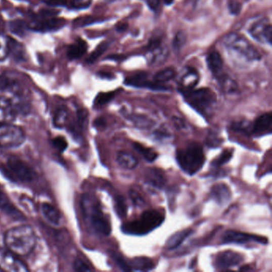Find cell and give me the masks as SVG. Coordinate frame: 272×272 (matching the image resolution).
I'll use <instances>...</instances> for the list:
<instances>
[{
  "label": "cell",
  "mask_w": 272,
  "mask_h": 272,
  "mask_svg": "<svg viewBox=\"0 0 272 272\" xmlns=\"http://www.w3.org/2000/svg\"><path fill=\"white\" fill-rule=\"evenodd\" d=\"M36 243L35 232L28 225L12 228L4 235V244L7 249L19 256L29 255L35 248Z\"/></svg>",
  "instance_id": "6da1fadb"
},
{
  "label": "cell",
  "mask_w": 272,
  "mask_h": 272,
  "mask_svg": "<svg viewBox=\"0 0 272 272\" xmlns=\"http://www.w3.org/2000/svg\"><path fill=\"white\" fill-rule=\"evenodd\" d=\"M82 210L84 217L88 227L96 234L110 236L111 233V223L106 214L102 211L100 204L96 199L85 195L82 199Z\"/></svg>",
  "instance_id": "7a4b0ae2"
},
{
  "label": "cell",
  "mask_w": 272,
  "mask_h": 272,
  "mask_svg": "<svg viewBox=\"0 0 272 272\" xmlns=\"http://www.w3.org/2000/svg\"><path fill=\"white\" fill-rule=\"evenodd\" d=\"M165 220V215L157 210H147L140 217L121 225L123 233L131 236H145L160 227Z\"/></svg>",
  "instance_id": "3957f363"
},
{
  "label": "cell",
  "mask_w": 272,
  "mask_h": 272,
  "mask_svg": "<svg viewBox=\"0 0 272 272\" xmlns=\"http://www.w3.org/2000/svg\"><path fill=\"white\" fill-rule=\"evenodd\" d=\"M176 160L182 171L193 176L203 168L206 158L203 148L193 142L176 152Z\"/></svg>",
  "instance_id": "277c9868"
},
{
  "label": "cell",
  "mask_w": 272,
  "mask_h": 272,
  "mask_svg": "<svg viewBox=\"0 0 272 272\" xmlns=\"http://www.w3.org/2000/svg\"><path fill=\"white\" fill-rule=\"evenodd\" d=\"M189 106L205 118L211 117L216 104V95L208 88L180 92Z\"/></svg>",
  "instance_id": "5b68a950"
},
{
  "label": "cell",
  "mask_w": 272,
  "mask_h": 272,
  "mask_svg": "<svg viewBox=\"0 0 272 272\" xmlns=\"http://www.w3.org/2000/svg\"><path fill=\"white\" fill-rule=\"evenodd\" d=\"M223 42L228 49L241 55L247 61L254 62L261 59L259 51L243 35L232 33L226 36Z\"/></svg>",
  "instance_id": "8992f818"
},
{
  "label": "cell",
  "mask_w": 272,
  "mask_h": 272,
  "mask_svg": "<svg viewBox=\"0 0 272 272\" xmlns=\"http://www.w3.org/2000/svg\"><path fill=\"white\" fill-rule=\"evenodd\" d=\"M26 140V135L22 128L13 123L0 125V146L3 148H16Z\"/></svg>",
  "instance_id": "52a82bcc"
},
{
  "label": "cell",
  "mask_w": 272,
  "mask_h": 272,
  "mask_svg": "<svg viewBox=\"0 0 272 272\" xmlns=\"http://www.w3.org/2000/svg\"><path fill=\"white\" fill-rule=\"evenodd\" d=\"M5 168L9 176H13L14 179L19 182H31L34 178L32 169L18 157H9L7 160Z\"/></svg>",
  "instance_id": "ba28073f"
},
{
  "label": "cell",
  "mask_w": 272,
  "mask_h": 272,
  "mask_svg": "<svg viewBox=\"0 0 272 272\" xmlns=\"http://www.w3.org/2000/svg\"><path fill=\"white\" fill-rule=\"evenodd\" d=\"M65 24L66 21L64 19L54 17L51 14H43L34 19L28 27L30 30L38 32H51L63 28Z\"/></svg>",
  "instance_id": "9c48e42d"
},
{
  "label": "cell",
  "mask_w": 272,
  "mask_h": 272,
  "mask_svg": "<svg viewBox=\"0 0 272 272\" xmlns=\"http://www.w3.org/2000/svg\"><path fill=\"white\" fill-rule=\"evenodd\" d=\"M19 257L7 248H0V270L8 272L29 271L26 263Z\"/></svg>",
  "instance_id": "30bf717a"
},
{
  "label": "cell",
  "mask_w": 272,
  "mask_h": 272,
  "mask_svg": "<svg viewBox=\"0 0 272 272\" xmlns=\"http://www.w3.org/2000/svg\"><path fill=\"white\" fill-rule=\"evenodd\" d=\"M250 242L267 244L268 240L266 237L235 230L226 231L222 237V244H244Z\"/></svg>",
  "instance_id": "8fae6325"
},
{
  "label": "cell",
  "mask_w": 272,
  "mask_h": 272,
  "mask_svg": "<svg viewBox=\"0 0 272 272\" xmlns=\"http://www.w3.org/2000/svg\"><path fill=\"white\" fill-rule=\"evenodd\" d=\"M147 74L143 72L133 74L125 80V85L135 88H146L155 91H168V87L157 83L155 81H149Z\"/></svg>",
  "instance_id": "7c38bea8"
},
{
  "label": "cell",
  "mask_w": 272,
  "mask_h": 272,
  "mask_svg": "<svg viewBox=\"0 0 272 272\" xmlns=\"http://www.w3.org/2000/svg\"><path fill=\"white\" fill-rule=\"evenodd\" d=\"M249 34L252 38L260 42L272 43V27L271 25L266 19L259 20L250 27Z\"/></svg>",
  "instance_id": "4fadbf2b"
},
{
  "label": "cell",
  "mask_w": 272,
  "mask_h": 272,
  "mask_svg": "<svg viewBox=\"0 0 272 272\" xmlns=\"http://www.w3.org/2000/svg\"><path fill=\"white\" fill-rule=\"evenodd\" d=\"M244 261V256L238 252L226 251L218 254L215 258V266L219 269H229L238 266Z\"/></svg>",
  "instance_id": "5bb4252c"
},
{
  "label": "cell",
  "mask_w": 272,
  "mask_h": 272,
  "mask_svg": "<svg viewBox=\"0 0 272 272\" xmlns=\"http://www.w3.org/2000/svg\"><path fill=\"white\" fill-rule=\"evenodd\" d=\"M18 110L15 102L11 99L0 98V125L13 123L17 117Z\"/></svg>",
  "instance_id": "9a60e30c"
},
{
  "label": "cell",
  "mask_w": 272,
  "mask_h": 272,
  "mask_svg": "<svg viewBox=\"0 0 272 272\" xmlns=\"http://www.w3.org/2000/svg\"><path fill=\"white\" fill-rule=\"evenodd\" d=\"M272 115L270 113L259 116L257 119L252 123L251 136L260 138L271 133Z\"/></svg>",
  "instance_id": "2e32d148"
},
{
  "label": "cell",
  "mask_w": 272,
  "mask_h": 272,
  "mask_svg": "<svg viewBox=\"0 0 272 272\" xmlns=\"http://www.w3.org/2000/svg\"><path fill=\"white\" fill-rule=\"evenodd\" d=\"M145 182L154 189H162L166 185V177L161 169L150 168L145 172Z\"/></svg>",
  "instance_id": "e0dca14e"
},
{
  "label": "cell",
  "mask_w": 272,
  "mask_h": 272,
  "mask_svg": "<svg viewBox=\"0 0 272 272\" xmlns=\"http://www.w3.org/2000/svg\"><path fill=\"white\" fill-rule=\"evenodd\" d=\"M209 196L210 198L212 199L219 205H224L229 203L232 198V193L229 186L225 184L219 183L212 186Z\"/></svg>",
  "instance_id": "ac0fdd59"
},
{
  "label": "cell",
  "mask_w": 272,
  "mask_h": 272,
  "mask_svg": "<svg viewBox=\"0 0 272 272\" xmlns=\"http://www.w3.org/2000/svg\"><path fill=\"white\" fill-rule=\"evenodd\" d=\"M0 209L12 219L18 220L25 219L23 213L17 209V208L12 204V201H10L8 196L1 190H0Z\"/></svg>",
  "instance_id": "d6986e66"
},
{
  "label": "cell",
  "mask_w": 272,
  "mask_h": 272,
  "mask_svg": "<svg viewBox=\"0 0 272 272\" xmlns=\"http://www.w3.org/2000/svg\"><path fill=\"white\" fill-rule=\"evenodd\" d=\"M147 60L150 66H161L168 58V51L164 44L155 49L148 51Z\"/></svg>",
  "instance_id": "ffe728a7"
},
{
  "label": "cell",
  "mask_w": 272,
  "mask_h": 272,
  "mask_svg": "<svg viewBox=\"0 0 272 272\" xmlns=\"http://www.w3.org/2000/svg\"><path fill=\"white\" fill-rule=\"evenodd\" d=\"M185 71V74L180 78L179 92L193 89L199 81V74L195 69L188 67Z\"/></svg>",
  "instance_id": "44dd1931"
},
{
  "label": "cell",
  "mask_w": 272,
  "mask_h": 272,
  "mask_svg": "<svg viewBox=\"0 0 272 272\" xmlns=\"http://www.w3.org/2000/svg\"><path fill=\"white\" fill-rule=\"evenodd\" d=\"M194 231L193 229H187L185 230L179 231L175 234L172 235V237H169L167 240L166 247L168 250H174L177 248L179 245L183 244L184 241L193 234Z\"/></svg>",
  "instance_id": "7402d4cb"
},
{
  "label": "cell",
  "mask_w": 272,
  "mask_h": 272,
  "mask_svg": "<svg viewBox=\"0 0 272 272\" xmlns=\"http://www.w3.org/2000/svg\"><path fill=\"white\" fill-rule=\"evenodd\" d=\"M117 162L121 168L127 170L134 169L138 165V159L127 152L120 151L117 153Z\"/></svg>",
  "instance_id": "603a6c76"
},
{
  "label": "cell",
  "mask_w": 272,
  "mask_h": 272,
  "mask_svg": "<svg viewBox=\"0 0 272 272\" xmlns=\"http://www.w3.org/2000/svg\"><path fill=\"white\" fill-rule=\"evenodd\" d=\"M207 65L208 69L212 71L214 75L220 74L223 69V62L221 56L217 51H212L207 56Z\"/></svg>",
  "instance_id": "cb8c5ba5"
},
{
  "label": "cell",
  "mask_w": 272,
  "mask_h": 272,
  "mask_svg": "<svg viewBox=\"0 0 272 272\" xmlns=\"http://www.w3.org/2000/svg\"><path fill=\"white\" fill-rule=\"evenodd\" d=\"M87 47L86 42L82 39H78L74 43L70 46L68 51H67V58L70 60L81 59L85 53H86Z\"/></svg>",
  "instance_id": "d4e9b609"
},
{
  "label": "cell",
  "mask_w": 272,
  "mask_h": 272,
  "mask_svg": "<svg viewBox=\"0 0 272 272\" xmlns=\"http://www.w3.org/2000/svg\"><path fill=\"white\" fill-rule=\"evenodd\" d=\"M132 270L137 271H149L155 268V263L150 258L136 257L130 261Z\"/></svg>",
  "instance_id": "484cf974"
},
{
  "label": "cell",
  "mask_w": 272,
  "mask_h": 272,
  "mask_svg": "<svg viewBox=\"0 0 272 272\" xmlns=\"http://www.w3.org/2000/svg\"><path fill=\"white\" fill-rule=\"evenodd\" d=\"M44 217L48 222L54 225H59L60 223L61 215L57 208L49 203H43L41 206Z\"/></svg>",
  "instance_id": "4316f807"
},
{
  "label": "cell",
  "mask_w": 272,
  "mask_h": 272,
  "mask_svg": "<svg viewBox=\"0 0 272 272\" xmlns=\"http://www.w3.org/2000/svg\"><path fill=\"white\" fill-rule=\"evenodd\" d=\"M9 55H12L15 61L22 62L26 58V50L23 44L18 42L16 40L10 38V51Z\"/></svg>",
  "instance_id": "83f0119b"
},
{
  "label": "cell",
  "mask_w": 272,
  "mask_h": 272,
  "mask_svg": "<svg viewBox=\"0 0 272 272\" xmlns=\"http://www.w3.org/2000/svg\"><path fill=\"white\" fill-rule=\"evenodd\" d=\"M132 147L135 151L139 153L148 162H153L158 157L157 152H155V150H153L152 148L142 146V144L138 143V142H134L132 145Z\"/></svg>",
  "instance_id": "f1b7e54d"
},
{
  "label": "cell",
  "mask_w": 272,
  "mask_h": 272,
  "mask_svg": "<svg viewBox=\"0 0 272 272\" xmlns=\"http://www.w3.org/2000/svg\"><path fill=\"white\" fill-rule=\"evenodd\" d=\"M216 78L219 81V85L224 92L228 94L236 92L237 89V84L236 83V81L231 79L228 76L222 75V74L216 76Z\"/></svg>",
  "instance_id": "f546056e"
},
{
  "label": "cell",
  "mask_w": 272,
  "mask_h": 272,
  "mask_svg": "<svg viewBox=\"0 0 272 272\" xmlns=\"http://www.w3.org/2000/svg\"><path fill=\"white\" fill-rule=\"evenodd\" d=\"M114 209L118 217L121 219L126 217L128 207L125 198L121 195H116L114 197Z\"/></svg>",
  "instance_id": "4dcf8cb0"
},
{
  "label": "cell",
  "mask_w": 272,
  "mask_h": 272,
  "mask_svg": "<svg viewBox=\"0 0 272 272\" xmlns=\"http://www.w3.org/2000/svg\"><path fill=\"white\" fill-rule=\"evenodd\" d=\"M69 119L68 111L65 107H60L55 112L54 116V125L58 128L66 126Z\"/></svg>",
  "instance_id": "1f68e13d"
},
{
  "label": "cell",
  "mask_w": 272,
  "mask_h": 272,
  "mask_svg": "<svg viewBox=\"0 0 272 272\" xmlns=\"http://www.w3.org/2000/svg\"><path fill=\"white\" fill-rule=\"evenodd\" d=\"M9 28L13 34L23 37L26 34L27 30H28L29 27L26 22L20 20V19H16L13 20L9 23Z\"/></svg>",
  "instance_id": "d6a6232c"
},
{
  "label": "cell",
  "mask_w": 272,
  "mask_h": 272,
  "mask_svg": "<svg viewBox=\"0 0 272 272\" xmlns=\"http://www.w3.org/2000/svg\"><path fill=\"white\" fill-rule=\"evenodd\" d=\"M175 75H176L175 70L168 67V68L157 72V74L153 76V80L157 83L162 84L166 81H170L175 77Z\"/></svg>",
  "instance_id": "836d02e7"
},
{
  "label": "cell",
  "mask_w": 272,
  "mask_h": 272,
  "mask_svg": "<svg viewBox=\"0 0 272 272\" xmlns=\"http://www.w3.org/2000/svg\"><path fill=\"white\" fill-rule=\"evenodd\" d=\"M125 117H126L128 119L130 120L133 124L142 129H146L148 127H150L152 125V120L148 118L146 116L139 115V114H125Z\"/></svg>",
  "instance_id": "e575fe53"
},
{
  "label": "cell",
  "mask_w": 272,
  "mask_h": 272,
  "mask_svg": "<svg viewBox=\"0 0 272 272\" xmlns=\"http://www.w3.org/2000/svg\"><path fill=\"white\" fill-rule=\"evenodd\" d=\"M233 150H225L217 158L214 159L213 161L211 163V166L212 167L213 169L220 168V167L225 165L226 163L229 162L231 159L233 158Z\"/></svg>",
  "instance_id": "d590c367"
},
{
  "label": "cell",
  "mask_w": 272,
  "mask_h": 272,
  "mask_svg": "<svg viewBox=\"0 0 272 272\" xmlns=\"http://www.w3.org/2000/svg\"><path fill=\"white\" fill-rule=\"evenodd\" d=\"M251 127H252V123L247 121H236L232 125V129L235 132L244 133L246 136H251Z\"/></svg>",
  "instance_id": "8d00e7d4"
},
{
  "label": "cell",
  "mask_w": 272,
  "mask_h": 272,
  "mask_svg": "<svg viewBox=\"0 0 272 272\" xmlns=\"http://www.w3.org/2000/svg\"><path fill=\"white\" fill-rule=\"evenodd\" d=\"M109 46H110V43L107 42H102V43L99 44L98 48L93 51V53L91 54L88 57L86 63H89V64L95 63L99 59V58L104 54L105 51L109 48Z\"/></svg>",
  "instance_id": "74e56055"
},
{
  "label": "cell",
  "mask_w": 272,
  "mask_h": 272,
  "mask_svg": "<svg viewBox=\"0 0 272 272\" xmlns=\"http://www.w3.org/2000/svg\"><path fill=\"white\" fill-rule=\"evenodd\" d=\"M10 38L0 33V61H4L9 56Z\"/></svg>",
  "instance_id": "f35d334b"
},
{
  "label": "cell",
  "mask_w": 272,
  "mask_h": 272,
  "mask_svg": "<svg viewBox=\"0 0 272 272\" xmlns=\"http://www.w3.org/2000/svg\"><path fill=\"white\" fill-rule=\"evenodd\" d=\"M91 0H65V7L70 9H86L90 6Z\"/></svg>",
  "instance_id": "ab89813d"
},
{
  "label": "cell",
  "mask_w": 272,
  "mask_h": 272,
  "mask_svg": "<svg viewBox=\"0 0 272 272\" xmlns=\"http://www.w3.org/2000/svg\"><path fill=\"white\" fill-rule=\"evenodd\" d=\"M187 41V35L184 31H179L176 33L172 41V48L174 51H179L182 49Z\"/></svg>",
  "instance_id": "60d3db41"
},
{
  "label": "cell",
  "mask_w": 272,
  "mask_h": 272,
  "mask_svg": "<svg viewBox=\"0 0 272 272\" xmlns=\"http://www.w3.org/2000/svg\"><path fill=\"white\" fill-rule=\"evenodd\" d=\"M116 92H109V93H100L95 100V106H102L111 102L115 98Z\"/></svg>",
  "instance_id": "b9f144b4"
},
{
  "label": "cell",
  "mask_w": 272,
  "mask_h": 272,
  "mask_svg": "<svg viewBox=\"0 0 272 272\" xmlns=\"http://www.w3.org/2000/svg\"><path fill=\"white\" fill-rule=\"evenodd\" d=\"M223 140L215 131H210L206 138V145L209 148H218L220 146Z\"/></svg>",
  "instance_id": "7bdbcfd3"
},
{
  "label": "cell",
  "mask_w": 272,
  "mask_h": 272,
  "mask_svg": "<svg viewBox=\"0 0 272 272\" xmlns=\"http://www.w3.org/2000/svg\"><path fill=\"white\" fill-rule=\"evenodd\" d=\"M110 255L112 259H114V262L117 263V266H119L121 270L124 271H131L130 266L125 262V259L121 256L120 254L116 253L114 251H110Z\"/></svg>",
  "instance_id": "ee69618b"
},
{
  "label": "cell",
  "mask_w": 272,
  "mask_h": 272,
  "mask_svg": "<svg viewBox=\"0 0 272 272\" xmlns=\"http://www.w3.org/2000/svg\"><path fill=\"white\" fill-rule=\"evenodd\" d=\"M129 198L131 199L133 205L138 208H142L146 205V201L142 195L134 189H130L129 192Z\"/></svg>",
  "instance_id": "f6af8a7d"
},
{
  "label": "cell",
  "mask_w": 272,
  "mask_h": 272,
  "mask_svg": "<svg viewBox=\"0 0 272 272\" xmlns=\"http://www.w3.org/2000/svg\"><path fill=\"white\" fill-rule=\"evenodd\" d=\"M228 6L232 15H237L241 12V4L237 0H229Z\"/></svg>",
  "instance_id": "bcb514c9"
},
{
  "label": "cell",
  "mask_w": 272,
  "mask_h": 272,
  "mask_svg": "<svg viewBox=\"0 0 272 272\" xmlns=\"http://www.w3.org/2000/svg\"><path fill=\"white\" fill-rule=\"evenodd\" d=\"M98 22V19L93 17H84L81 19H76L74 21V25L77 27H85L87 25L93 24Z\"/></svg>",
  "instance_id": "7dc6e473"
},
{
  "label": "cell",
  "mask_w": 272,
  "mask_h": 272,
  "mask_svg": "<svg viewBox=\"0 0 272 272\" xmlns=\"http://www.w3.org/2000/svg\"><path fill=\"white\" fill-rule=\"evenodd\" d=\"M154 135H155L156 138L158 139V140L164 141V140H168L170 139L171 133L168 132V131L167 129H165V128H161V129H157L154 132Z\"/></svg>",
  "instance_id": "c3c4849f"
},
{
  "label": "cell",
  "mask_w": 272,
  "mask_h": 272,
  "mask_svg": "<svg viewBox=\"0 0 272 272\" xmlns=\"http://www.w3.org/2000/svg\"><path fill=\"white\" fill-rule=\"evenodd\" d=\"M54 146L59 151H63L66 150V146H67V143H66V140H64L63 138H57L54 140Z\"/></svg>",
  "instance_id": "681fc988"
},
{
  "label": "cell",
  "mask_w": 272,
  "mask_h": 272,
  "mask_svg": "<svg viewBox=\"0 0 272 272\" xmlns=\"http://www.w3.org/2000/svg\"><path fill=\"white\" fill-rule=\"evenodd\" d=\"M74 269H75V270H78V271H89V270H91L89 266H87L83 261L80 260V259H77L75 261Z\"/></svg>",
  "instance_id": "f907efd6"
},
{
  "label": "cell",
  "mask_w": 272,
  "mask_h": 272,
  "mask_svg": "<svg viewBox=\"0 0 272 272\" xmlns=\"http://www.w3.org/2000/svg\"><path fill=\"white\" fill-rule=\"evenodd\" d=\"M148 7L150 8V10L155 12L158 9L160 4H161V0H145Z\"/></svg>",
  "instance_id": "816d5d0a"
},
{
  "label": "cell",
  "mask_w": 272,
  "mask_h": 272,
  "mask_svg": "<svg viewBox=\"0 0 272 272\" xmlns=\"http://www.w3.org/2000/svg\"><path fill=\"white\" fill-rule=\"evenodd\" d=\"M172 121H173L174 125H175V127L177 129H184L186 127V123H185V121L182 118L173 117Z\"/></svg>",
  "instance_id": "f5cc1de1"
},
{
  "label": "cell",
  "mask_w": 272,
  "mask_h": 272,
  "mask_svg": "<svg viewBox=\"0 0 272 272\" xmlns=\"http://www.w3.org/2000/svg\"><path fill=\"white\" fill-rule=\"evenodd\" d=\"M127 28H128V23H119V24H117V27H116V30H117V31H118V32H124L125 30H127Z\"/></svg>",
  "instance_id": "db71d44e"
},
{
  "label": "cell",
  "mask_w": 272,
  "mask_h": 272,
  "mask_svg": "<svg viewBox=\"0 0 272 272\" xmlns=\"http://www.w3.org/2000/svg\"><path fill=\"white\" fill-rule=\"evenodd\" d=\"M106 59H111V60L117 61V62H118V61L124 60V59H125V56H123V55H110V56H108V57L106 58Z\"/></svg>",
  "instance_id": "11a10c76"
},
{
  "label": "cell",
  "mask_w": 272,
  "mask_h": 272,
  "mask_svg": "<svg viewBox=\"0 0 272 272\" xmlns=\"http://www.w3.org/2000/svg\"><path fill=\"white\" fill-rule=\"evenodd\" d=\"M174 0H164V3H165V5L167 6H169V5H172L173 4Z\"/></svg>",
  "instance_id": "9f6ffc18"
},
{
  "label": "cell",
  "mask_w": 272,
  "mask_h": 272,
  "mask_svg": "<svg viewBox=\"0 0 272 272\" xmlns=\"http://www.w3.org/2000/svg\"><path fill=\"white\" fill-rule=\"evenodd\" d=\"M99 75L102 76V77H105V78H112L111 74H103V73H102V74H100Z\"/></svg>",
  "instance_id": "6f0895ef"
}]
</instances>
